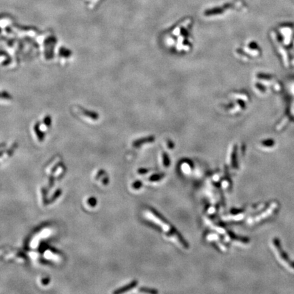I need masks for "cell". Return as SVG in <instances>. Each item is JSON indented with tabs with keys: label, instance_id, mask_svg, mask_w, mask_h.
I'll return each instance as SVG.
<instances>
[{
	"label": "cell",
	"instance_id": "6da1fadb",
	"mask_svg": "<svg viewBox=\"0 0 294 294\" xmlns=\"http://www.w3.org/2000/svg\"><path fill=\"white\" fill-rule=\"evenodd\" d=\"M155 212H155L154 210H153L152 212H151V214L153 215V217L155 218L154 219H155V221L159 222L161 226L163 227V228L164 229V230L165 231H167V232H169V234H170V235H172L173 236H175L176 239H177V240L179 242H180L181 244L183 245L184 247H187L188 245L187 244V242H186L185 241L183 240V238L180 236V234H179L177 231H176L175 229H174H174V227H172V226H170V225L168 223H167L166 221H165L164 219H163L162 217H161L159 214H157V213H155Z\"/></svg>",
	"mask_w": 294,
	"mask_h": 294
}]
</instances>
